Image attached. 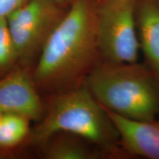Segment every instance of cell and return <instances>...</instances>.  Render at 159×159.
<instances>
[{
    "instance_id": "obj_5",
    "label": "cell",
    "mask_w": 159,
    "mask_h": 159,
    "mask_svg": "<svg viewBox=\"0 0 159 159\" xmlns=\"http://www.w3.org/2000/svg\"><path fill=\"white\" fill-rule=\"evenodd\" d=\"M54 0H29L8 16L17 61L29 65L39 57L58 24Z\"/></svg>"
},
{
    "instance_id": "obj_6",
    "label": "cell",
    "mask_w": 159,
    "mask_h": 159,
    "mask_svg": "<svg viewBox=\"0 0 159 159\" xmlns=\"http://www.w3.org/2000/svg\"><path fill=\"white\" fill-rule=\"evenodd\" d=\"M0 114L41 120L43 107L33 75L25 69L13 70L0 80Z\"/></svg>"
},
{
    "instance_id": "obj_14",
    "label": "cell",
    "mask_w": 159,
    "mask_h": 159,
    "mask_svg": "<svg viewBox=\"0 0 159 159\" xmlns=\"http://www.w3.org/2000/svg\"><path fill=\"white\" fill-rule=\"evenodd\" d=\"M105 1H112V0H99V2H105Z\"/></svg>"
},
{
    "instance_id": "obj_15",
    "label": "cell",
    "mask_w": 159,
    "mask_h": 159,
    "mask_svg": "<svg viewBox=\"0 0 159 159\" xmlns=\"http://www.w3.org/2000/svg\"><path fill=\"white\" fill-rule=\"evenodd\" d=\"M1 116H2V114H0V120H1Z\"/></svg>"
},
{
    "instance_id": "obj_16",
    "label": "cell",
    "mask_w": 159,
    "mask_h": 159,
    "mask_svg": "<svg viewBox=\"0 0 159 159\" xmlns=\"http://www.w3.org/2000/svg\"><path fill=\"white\" fill-rule=\"evenodd\" d=\"M158 118H159V117H158Z\"/></svg>"
},
{
    "instance_id": "obj_9",
    "label": "cell",
    "mask_w": 159,
    "mask_h": 159,
    "mask_svg": "<svg viewBox=\"0 0 159 159\" xmlns=\"http://www.w3.org/2000/svg\"><path fill=\"white\" fill-rule=\"evenodd\" d=\"M44 144V156L49 159H94L104 154L70 136L57 134Z\"/></svg>"
},
{
    "instance_id": "obj_4",
    "label": "cell",
    "mask_w": 159,
    "mask_h": 159,
    "mask_svg": "<svg viewBox=\"0 0 159 159\" xmlns=\"http://www.w3.org/2000/svg\"><path fill=\"white\" fill-rule=\"evenodd\" d=\"M136 0H112L98 4V41L100 61L138 62L140 49L135 18Z\"/></svg>"
},
{
    "instance_id": "obj_11",
    "label": "cell",
    "mask_w": 159,
    "mask_h": 159,
    "mask_svg": "<svg viewBox=\"0 0 159 159\" xmlns=\"http://www.w3.org/2000/svg\"><path fill=\"white\" fill-rule=\"evenodd\" d=\"M17 61L16 53L7 18H0V69H7Z\"/></svg>"
},
{
    "instance_id": "obj_3",
    "label": "cell",
    "mask_w": 159,
    "mask_h": 159,
    "mask_svg": "<svg viewBox=\"0 0 159 159\" xmlns=\"http://www.w3.org/2000/svg\"><path fill=\"white\" fill-rule=\"evenodd\" d=\"M84 83L111 112L139 122L159 117V78L144 62L100 61Z\"/></svg>"
},
{
    "instance_id": "obj_13",
    "label": "cell",
    "mask_w": 159,
    "mask_h": 159,
    "mask_svg": "<svg viewBox=\"0 0 159 159\" xmlns=\"http://www.w3.org/2000/svg\"><path fill=\"white\" fill-rule=\"evenodd\" d=\"M55 2H63L66 1V0H54Z\"/></svg>"
},
{
    "instance_id": "obj_10",
    "label": "cell",
    "mask_w": 159,
    "mask_h": 159,
    "mask_svg": "<svg viewBox=\"0 0 159 159\" xmlns=\"http://www.w3.org/2000/svg\"><path fill=\"white\" fill-rule=\"evenodd\" d=\"M29 119L13 114H2L0 120V146H16L27 136L29 131Z\"/></svg>"
},
{
    "instance_id": "obj_12",
    "label": "cell",
    "mask_w": 159,
    "mask_h": 159,
    "mask_svg": "<svg viewBox=\"0 0 159 159\" xmlns=\"http://www.w3.org/2000/svg\"><path fill=\"white\" fill-rule=\"evenodd\" d=\"M29 0H0V18H7Z\"/></svg>"
},
{
    "instance_id": "obj_1",
    "label": "cell",
    "mask_w": 159,
    "mask_h": 159,
    "mask_svg": "<svg viewBox=\"0 0 159 159\" xmlns=\"http://www.w3.org/2000/svg\"><path fill=\"white\" fill-rule=\"evenodd\" d=\"M97 14L98 5L89 0L72 3L39 55L33 72L38 89L62 91L84 83L100 62Z\"/></svg>"
},
{
    "instance_id": "obj_8",
    "label": "cell",
    "mask_w": 159,
    "mask_h": 159,
    "mask_svg": "<svg viewBox=\"0 0 159 159\" xmlns=\"http://www.w3.org/2000/svg\"><path fill=\"white\" fill-rule=\"evenodd\" d=\"M135 18L144 63L159 78V0H136Z\"/></svg>"
},
{
    "instance_id": "obj_7",
    "label": "cell",
    "mask_w": 159,
    "mask_h": 159,
    "mask_svg": "<svg viewBox=\"0 0 159 159\" xmlns=\"http://www.w3.org/2000/svg\"><path fill=\"white\" fill-rule=\"evenodd\" d=\"M107 111L119 131L123 147L130 156L159 159V118L139 122Z\"/></svg>"
},
{
    "instance_id": "obj_2",
    "label": "cell",
    "mask_w": 159,
    "mask_h": 159,
    "mask_svg": "<svg viewBox=\"0 0 159 159\" xmlns=\"http://www.w3.org/2000/svg\"><path fill=\"white\" fill-rule=\"evenodd\" d=\"M59 133L85 139L105 156H130L108 111L85 83L57 93L33 130L32 140L43 144Z\"/></svg>"
}]
</instances>
